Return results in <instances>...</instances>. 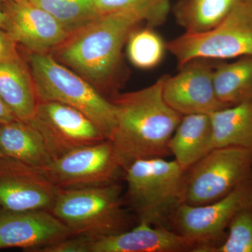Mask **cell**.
<instances>
[{"instance_id":"6da1fadb","label":"cell","mask_w":252,"mask_h":252,"mask_svg":"<svg viewBox=\"0 0 252 252\" xmlns=\"http://www.w3.org/2000/svg\"><path fill=\"white\" fill-rule=\"evenodd\" d=\"M170 9V0H151L100 15L69 35L52 56L93 85H104L115 72L131 32L142 23L151 27L162 24Z\"/></svg>"},{"instance_id":"7a4b0ae2","label":"cell","mask_w":252,"mask_h":252,"mask_svg":"<svg viewBox=\"0 0 252 252\" xmlns=\"http://www.w3.org/2000/svg\"><path fill=\"white\" fill-rule=\"evenodd\" d=\"M162 84L163 77L148 87L112 99L117 124L109 140L124 170L137 160L171 154L169 140L183 116L165 102Z\"/></svg>"},{"instance_id":"3957f363","label":"cell","mask_w":252,"mask_h":252,"mask_svg":"<svg viewBox=\"0 0 252 252\" xmlns=\"http://www.w3.org/2000/svg\"><path fill=\"white\" fill-rule=\"evenodd\" d=\"M124 171L127 186L124 200L139 221L170 225L176 209L183 203L187 171L176 160L165 158L137 160Z\"/></svg>"},{"instance_id":"277c9868","label":"cell","mask_w":252,"mask_h":252,"mask_svg":"<svg viewBox=\"0 0 252 252\" xmlns=\"http://www.w3.org/2000/svg\"><path fill=\"white\" fill-rule=\"evenodd\" d=\"M29 65L39 100L55 101L77 109L111 140L117 124V109L112 101L52 55L31 53Z\"/></svg>"},{"instance_id":"5b68a950","label":"cell","mask_w":252,"mask_h":252,"mask_svg":"<svg viewBox=\"0 0 252 252\" xmlns=\"http://www.w3.org/2000/svg\"><path fill=\"white\" fill-rule=\"evenodd\" d=\"M118 182L89 188L59 189L51 213L72 235L97 239L130 229L132 218L124 207Z\"/></svg>"},{"instance_id":"8992f818","label":"cell","mask_w":252,"mask_h":252,"mask_svg":"<svg viewBox=\"0 0 252 252\" xmlns=\"http://www.w3.org/2000/svg\"><path fill=\"white\" fill-rule=\"evenodd\" d=\"M180 67L203 59L252 56V0H243L215 27L186 32L166 44Z\"/></svg>"},{"instance_id":"52a82bcc","label":"cell","mask_w":252,"mask_h":252,"mask_svg":"<svg viewBox=\"0 0 252 252\" xmlns=\"http://www.w3.org/2000/svg\"><path fill=\"white\" fill-rule=\"evenodd\" d=\"M252 179V149L214 148L186 172L183 203L216 201Z\"/></svg>"},{"instance_id":"ba28073f","label":"cell","mask_w":252,"mask_h":252,"mask_svg":"<svg viewBox=\"0 0 252 252\" xmlns=\"http://www.w3.org/2000/svg\"><path fill=\"white\" fill-rule=\"evenodd\" d=\"M250 207L252 179L212 203L180 204L172 215L170 225L179 234L193 242L195 245L194 252H205L218 245L235 215Z\"/></svg>"},{"instance_id":"9c48e42d","label":"cell","mask_w":252,"mask_h":252,"mask_svg":"<svg viewBox=\"0 0 252 252\" xmlns=\"http://www.w3.org/2000/svg\"><path fill=\"white\" fill-rule=\"evenodd\" d=\"M42 170L59 189L110 185L117 182L124 171L109 140L74 149L54 159Z\"/></svg>"},{"instance_id":"30bf717a","label":"cell","mask_w":252,"mask_h":252,"mask_svg":"<svg viewBox=\"0 0 252 252\" xmlns=\"http://www.w3.org/2000/svg\"><path fill=\"white\" fill-rule=\"evenodd\" d=\"M27 122L39 131L54 160L74 149L107 140L85 114L55 101L39 100L34 117Z\"/></svg>"},{"instance_id":"8fae6325","label":"cell","mask_w":252,"mask_h":252,"mask_svg":"<svg viewBox=\"0 0 252 252\" xmlns=\"http://www.w3.org/2000/svg\"><path fill=\"white\" fill-rule=\"evenodd\" d=\"M59 189L42 169L11 158L0 159V207L11 211H51Z\"/></svg>"},{"instance_id":"7c38bea8","label":"cell","mask_w":252,"mask_h":252,"mask_svg":"<svg viewBox=\"0 0 252 252\" xmlns=\"http://www.w3.org/2000/svg\"><path fill=\"white\" fill-rule=\"evenodd\" d=\"M174 76H164L162 96L166 103L181 115L210 114L227 107L217 97L214 69L201 60L180 67Z\"/></svg>"},{"instance_id":"4fadbf2b","label":"cell","mask_w":252,"mask_h":252,"mask_svg":"<svg viewBox=\"0 0 252 252\" xmlns=\"http://www.w3.org/2000/svg\"><path fill=\"white\" fill-rule=\"evenodd\" d=\"M2 9L6 16L4 31L32 53L49 54L69 36L51 15L28 0H6Z\"/></svg>"},{"instance_id":"5bb4252c","label":"cell","mask_w":252,"mask_h":252,"mask_svg":"<svg viewBox=\"0 0 252 252\" xmlns=\"http://www.w3.org/2000/svg\"><path fill=\"white\" fill-rule=\"evenodd\" d=\"M71 235L69 228L50 211H11L0 207V250L35 252Z\"/></svg>"},{"instance_id":"9a60e30c","label":"cell","mask_w":252,"mask_h":252,"mask_svg":"<svg viewBox=\"0 0 252 252\" xmlns=\"http://www.w3.org/2000/svg\"><path fill=\"white\" fill-rule=\"evenodd\" d=\"M193 242L168 227L140 221L134 228L94 239L91 252H194Z\"/></svg>"},{"instance_id":"2e32d148","label":"cell","mask_w":252,"mask_h":252,"mask_svg":"<svg viewBox=\"0 0 252 252\" xmlns=\"http://www.w3.org/2000/svg\"><path fill=\"white\" fill-rule=\"evenodd\" d=\"M168 149L186 171L193 166L213 149L210 114L183 116L169 140Z\"/></svg>"},{"instance_id":"e0dca14e","label":"cell","mask_w":252,"mask_h":252,"mask_svg":"<svg viewBox=\"0 0 252 252\" xmlns=\"http://www.w3.org/2000/svg\"><path fill=\"white\" fill-rule=\"evenodd\" d=\"M0 98L18 120L34 117L39 99L31 71L21 59L0 62Z\"/></svg>"},{"instance_id":"ac0fdd59","label":"cell","mask_w":252,"mask_h":252,"mask_svg":"<svg viewBox=\"0 0 252 252\" xmlns=\"http://www.w3.org/2000/svg\"><path fill=\"white\" fill-rule=\"evenodd\" d=\"M1 146L4 157L36 168H44L54 160L42 136L28 122L1 124Z\"/></svg>"},{"instance_id":"d6986e66","label":"cell","mask_w":252,"mask_h":252,"mask_svg":"<svg viewBox=\"0 0 252 252\" xmlns=\"http://www.w3.org/2000/svg\"><path fill=\"white\" fill-rule=\"evenodd\" d=\"M213 149L238 147L252 149V101L210 114Z\"/></svg>"},{"instance_id":"ffe728a7","label":"cell","mask_w":252,"mask_h":252,"mask_svg":"<svg viewBox=\"0 0 252 252\" xmlns=\"http://www.w3.org/2000/svg\"><path fill=\"white\" fill-rule=\"evenodd\" d=\"M213 80L219 100L227 107L252 101V56L217 66Z\"/></svg>"},{"instance_id":"44dd1931","label":"cell","mask_w":252,"mask_h":252,"mask_svg":"<svg viewBox=\"0 0 252 252\" xmlns=\"http://www.w3.org/2000/svg\"><path fill=\"white\" fill-rule=\"evenodd\" d=\"M241 1L185 0L176 8V18L186 32H201L221 22Z\"/></svg>"},{"instance_id":"7402d4cb","label":"cell","mask_w":252,"mask_h":252,"mask_svg":"<svg viewBox=\"0 0 252 252\" xmlns=\"http://www.w3.org/2000/svg\"><path fill=\"white\" fill-rule=\"evenodd\" d=\"M53 16L69 35L99 15L94 0H28Z\"/></svg>"},{"instance_id":"603a6c76","label":"cell","mask_w":252,"mask_h":252,"mask_svg":"<svg viewBox=\"0 0 252 252\" xmlns=\"http://www.w3.org/2000/svg\"><path fill=\"white\" fill-rule=\"evenodd\" d=\"M127 41V56L135 67L152 69L161 62L166 44L152 30L132 32Z\"/></svg>"},{"instance_id":"cb8c5ba5","label":"cell","mask_w":252,"mask_h":252,"mask_svg":"<svg viewBox=\"0 0 252 252\" xmlns=\"http://www.w3.org/2000/svg\"><path fill=\"white\" fill-rule=\"evenodd\" d=\"M227 230L223 243L205 252H252V207L235 215Z\"/></svg>"},{"instance_id":"d4e9b609","label":"cell","mask_w":252,"mask_h":252,"mask_svg":"<svg viewBox=\"0 0 252 252\" xmlns=\"http://www.w3.org/2000/svg\"><path fill=\"white\" fill-rule=\"evenodd\" d=\"M94 238L71 235L56 243L43 247L35 252H91Z\"/></svg>"},{"instance_id":"484cf974","label":"cell","mask_w":252,"mask_h":252,"mask_svg":"<svg viewBox=\"0 0 252 252\" xmlns=\"http://www.w3.org/2000/svg\"><path fill=\"white\" fill-rule=\"evenodd\" d=\"M151 0H94L99 16L139 6Z\"/></svg>"},{"instance_id":"4316f807","label":"cell","mask_w":252,"mask_h":252,"mask_svg":"<svg viewBox=\"0 0 252 252\" xmlns=\"http://www.w3.org/2000/svg\"><path fill=\"white\" fill-rule=\"evenodd\" d=\"M21 59L15 42L6 31L0 28V62Z\"/></svg>"},{"instance_id":"83f0119b","label":"cell","mask_w":252,"mask_h":252,"mask_svg":"<svg viewBox=\"0 0 252 252\" xmlns=\"http://www.w3.org/2000/svg\"><path fill=\"white\" fill-rule=\"evenodd\" d=\"M14 120L18 119L0 98V124H7Z\"/></svg>"},{"instance_id":"f1b7e54d","label":"cell","mask_w":252,"mask_h":252,"mask_svg":"<svg viewBox=\"0 0 252 252\" xmlns=\"http://www.w3.org/2000/svg\"><path fill=\"white\" fill-rule=\"evenodd\" d=\"M6 0H0V28L5 30L6 27V16L2 9V4Z\"/></svg>"},{"instance_id":"f546056e","label":"cell","mask_w":252,"mask_h":252,"mask_svg":"<svg viewBox=\"0 0 252 252\" xmlns=\"http://www.w3.org/2000/svg\"><path fill=\"white\" fill-rule=\"evenodd\" d=\"M3 157H4V154L2 153V151H1V124H0V159L2 158Z\"/></svg>"}]
</instances>
